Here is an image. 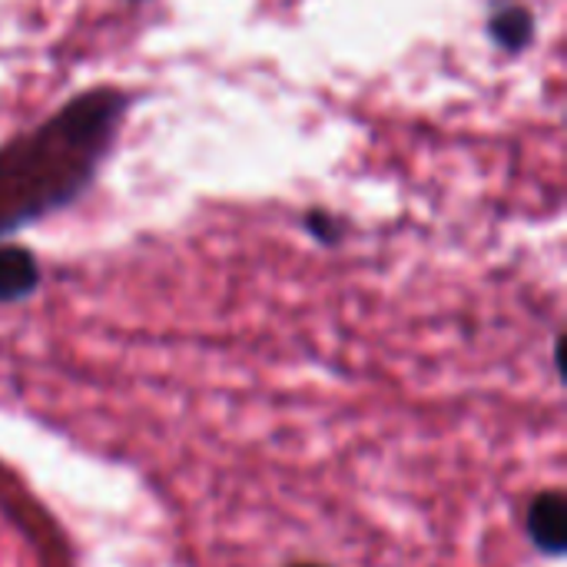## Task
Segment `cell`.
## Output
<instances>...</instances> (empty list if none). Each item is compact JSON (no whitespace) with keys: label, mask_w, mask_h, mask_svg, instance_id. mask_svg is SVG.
Instances as JSON below:
<instances>
[{"label":"cell","mask_w":567,"mask_h":567,"mask_svg":"<svg viewBox=\"0 0 567 567\" xmlns=\"http://www.w3.org/2000/svg\"><path fill=\"white\" fill-rule=\"evenodd\" d=\"M37 282V266L23 249H0V299H13L30 292Z\"/></svg>","instance_id":"obj_1"},{"label":"cell","mask_w":567,"mask_h":567,"mask_svg":"<svg viewBox=\"0 0 567 567\" xmlns=\"http://www.w3.org/2000/svg\"><path fill=\"white\" fill-rule=\"evenodd\" d=\"M532 528H535V538L538 545L558 551L561 542H565V502L558 495L551 498H542L532 512Z\"/></svg>","instance_id":"obj_2"},{"label":"cell","mask_w":567,"mask_h":567,"mask_svg":"<svg viewBox=\"0 0 567 567\" xmlns=\"http://www.w3.org/2000/svg\"><path fill=\"white\" fill-rule=\"evenodd\" d=\"M492 33H495V40L505 43L508 50H518V47H525L528 37H532V17H528L525 10H518V7H508V10H502V13L492 20Z\"/></svg>","instance_id":"obj_3"}]
</instances>
